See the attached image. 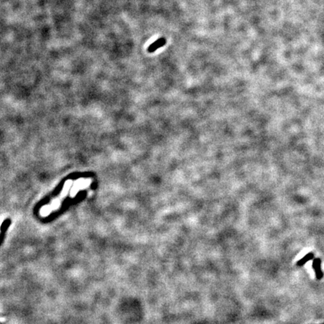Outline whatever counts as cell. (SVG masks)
Here are the masks:
<instances>
[{
	"label": "cell",
	"instance_id": "6da1fadb",
	"mask_svg": "<svg viewBox=\"0 0 324 324\" xmlns=\"http://www.w3.org/2000/svg\"><path fill=\"white\" fill-rule=\"evenodd\" d=\"M166 42H167V41H166V39L164 38H158V39L157 41H155L154 43H152L151 45L149 46L147 51L149 53L155 52V51H156L157 50L158 48H160V47H164V46L166 44Z\"/></svg>",
	"mask_w": 324,
	"mask_h": 324
}]
</instances>
